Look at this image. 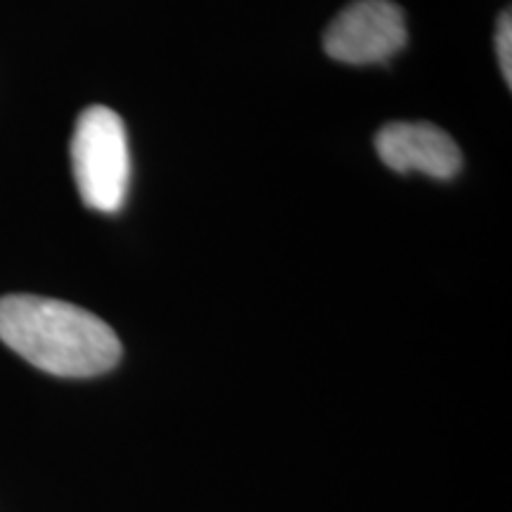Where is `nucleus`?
<instances>
[{
    "label": "nucleus",
    "mask_w": 512,
    "mask_h": 512,
    "mask_svg": "<svg viewBox=\"0 0 512 512\" xmlns=\"http://www.w3.org/2000/svg\"><path fill=\"white\" fill-rule=\"evenodd\" d=\"M496 53H498V64H501V72L512 86V17L510 10H505L501 17H498V29H496Z\"/></svg>",
    "instance_id": "obj_5"
},
{
    "label": "nucleus",
    "mask_w": 512,
    "mask_h": 512,
    "mask_svg": "<svg viewBox=\"0 0 512 512\" xmlns=\"http://www.w3.org/2000/svg\"><path fill=\"white\" fill-rule=\"evenodd\" d=\"M3 344L57 377H95L119 363L121 342L105 320L81 306L36 294L0 297Z\"/></svg>",
    "instance_id": "obj_1"
},
{
    "label": "nucleus",
    "mask_w": 512,
    "mask_h": 512,
    "mask_svg": "<svg viewBox=\"0 0 512 512\" xmlns=\"http://www.w3.org/2000/svg\"><path fill=\"white\" fill-rule=\"evenodd\" d=\"M406 17L392 0H354L323 36V48L342 64H382L406 46Z\"/></svg>",
    "instance_id": "obj_3"
},
{
    "label": "nucleus",
    "mask_w": 512,
    "mask_h": 512,
    "mask_svg": "<svg viewBox=\"0 0 512 512\" xmlns=\"http://www.w3.org/2000/svg\"><path fill=\"white\" fill-rule=\"evenodd\" d=\"M377 155L389 169L408 174L420 171L439 181H448L463 169L456 140L427 121H394L375 136Z\"/></svg>",
    "instance_id": "obj_4"
},
{
    "label": "nucleus",
    "mask_w": 512,
    "mask_h": 512,
    "mask_svg": "<svg viewBox=\"0 0 512 512\" xmlns=\"http://www.w3.org/2000/svg\"><path fill=\"white\" fill-rule=\"evenodd\" d=\"M72 171L86 207L105 214L124 207L131 157L124 121L110 107L93 105L81 112L72 136Z\"/></svg>",
    "instance_id": "obj_2"
}]
</instances>
